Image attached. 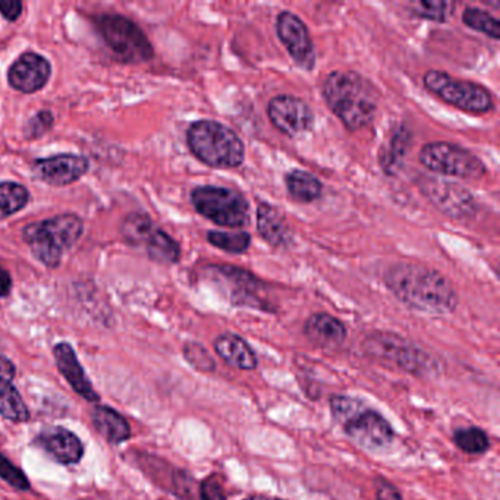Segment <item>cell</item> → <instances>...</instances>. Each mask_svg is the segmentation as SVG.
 <instances>
[{"label": "cell", "mask_w": 500, "mask_h": 500, "mask_svg": "<svg viewBox=\"0 0 500 500\" xmlns=\"http://www.w3.org/2000/svg\"><path fill=\"white\" fill-rule=\"evenodd\" d=\"M409 8L418 17L425 18L430 21L445 22L454 13L455 4L443 0H420L409 4Z\"/></svg>", "instance_id": "31"}, {"label": "cell", "mask_w": 500, "mask_h": 500, "mask_svg": "<svg viewBox=\"0 0 500 500\" xmlns=\"http://www.w3.org/2000/svg\"><path fill=\"white\" fill-rule=\"evenodd\" d=\"M267 115L279 133L298 137L314 125V113L302 99L289 94L276 96L267 105Z\"/></svg>", "instance_id": "14"}, {"label": "cell", "mask_w": 500, "mask_h": 500, "mask_svg": "<svg viewBox=\"0 0 500 500\" xmlns=\"http://www.w3.org/2000/svg\"><path fill=\"white\" fill-rule=\"evenodd\" d=\"M375 500H402L399 490L386 480H375Z\"/></svg>", "instance_id": "37"}, {"label": "cell", "mask_w": 500, "mask_h": 500, "mask_svg": "<svg viewBox=\"0 0 500 500\" xmlns=\"http://www.w3.org/2000/svg\"><path fill=\"white\" fill-rule=\"evenodd\" d=\"M83 230V221L77 214L65 213L26 226L22 237L40 263L56 269L63 254L79 241Z\"/></svg>", "instance_id": "4"}, {"label": "cell", "mask_w": 500, "mask_h": 500, "mask_svg": "<svg viewBox=\"0 0 500 500\" xmlns=\"http://www.w3.org/2000/svg\"><path fill=\"white\" fill-rule=\"evenodd\" d=\"M11 291H12V278L6 269L0 266V298L8 296Z\"/></svg>", "instance_id": "39"}, {"label": "cell", "mask_w": 500, "mask_h": 500, "mask_svg": "<svg viewBox=\"0 0 500 500\" xmlns=\"http://www.w3.org/2000/svg\"><path fill=\"white\" fill-rule=\"evenodd\" d=\"M384 285L409 309L427 314H449L458 305V294L450 280L431 267L398 262L383 276Z\"/></svg>", "instance_id": "1"}, {"label": "cell", "mask_w": 500, "mask_h": 500, "mask_svg": "<svg viewBox=\"0 0 500 500\" xmlns=\"http://www.w3.org/2000/svg\"><path fill=\"white\" fill-rule=\"evenodd\" d=\"M213 346L222 361L230 367L251 371L255 370L259 366V359L250 343L238 335L230 334V332L222 334L221 336L214 339Z\"/></svg>", "instance_id": "20"}, {"label": "cell", "mask_w": 500, "mask_h": 500, "mask_svg": "<svg viewBox=\"0 0 500 500\" xmlns=\"http://www.w3.org/2000/svg\"><path fill=\"white\" fill-rule=\"evenodd\" d=\"M206 270H209L213 282L228 294L234 304L267 310L266 301L260 296L264 285L250 271L230 264H214Z\"/></svg>", "instance_id": "12"}, {"label": "cell", "mask_w": 500, "mask_h": 500, "mask_svg": "<svg viewBox=\"0 0 500 500\" xmlns=\"http://www.w3.org/2000/svg\"><path fill=\"white\" fill-rule=\"evenodd\" d=\"M53 355L59 373L71 384V388L88 402H99L101 396L97 395L96 389L93 388L92 382L85 375L83 366L79 364L74 348L68 343H58L53 348Z\"/></svg>", "instance_id": "17"}, {"label": "cell", "mask_w": 500, "mask_h": 500, "mask_svg": "<svg viewBox=\"0 0 500 500\" xmlns=\"http://www.w3.org/2000/svg\"><path fill=\"white\" fill-rule=\"evenodd\" d=\"M423 83L434 96L464 112L486 115L495 109L492 93L472 81H464L449 76L447 72L431 69L425 72Z\"/></svg>", "instance_id": "9"}, {"label": "cell", "mask_w": 500, "mask_h": 500, "mask_svg": "<svg viewBox=\"0 0 500 500\" xmlns=\"http://www.w3.org/2000/svg\"><path fill=\"white\" fill-rule=\"evenodd\" d=\"M454 443L468 455H483L490 448L488 433L480 427L456 430L454 433Z\"/></svg>", "instance_id": "29"}, {"label": "cell", "mask_w": 500, "mask_h": 500, "mask_svg": "<svg viewBox=\"0 0 500 500\" xmlns=\"http://www.w3.org/2000/svg\"><path fill=\"white\" fill-rule=\"evenodd\" d=\"M187 141L192 155L210 167L234 169L246 158L241 138L221 122H194L188 130Z\"/></svg>", "instance_id": "5"}, {"label": "cell", "mask_w": 500, "mask_h": 500, "mask_svg": "<svg viewBox=\"0 0 500 500\" xmlns=\"http://www.w3.org/2000/svg\"><path fill=\"white\" fill-rule=\"evenodd\" d=\"M147 254L153 262L160 264H175L180 262V244L165 230L156 228L146 242Z\"/></svg>", "instance_id": "25"}, {"label": "cell", "mask_w": 500, "mask_h": 500, "mask_svg": "<svg viewBox=\"0 0 500 500\" xmlns=\"http://www.w3.org/2000/svg\"><path fill=\"white\" fill-rule=\"evenodd\" d=\"M364 350L382 363L391 364L420 377H431L440 371L438 361L431 355L407 339L400 338L399 335L386 332L368 335Z\"/></svg>", "instance_id": "6"}, {"label": "cell", "mask_w": 500, "mask_h": 500, "mask_svg": "<svg viewBox=\"0 0 500 500\" xmlns=\"http://www.w3.org/2000/svg\"><path fill=\"white\" fill-rule=\"evenodd\" d=\"M420 176H423L418 180L420 190L439 212L456 221H465L475 216L477 203L472 192L449 181Z\"/></svg>", "instance_id": "11"}, {"label": "cell", "mask_w": 500, "mask_h": 500, "mask_svg": "<svg viewBox=\"0 0 500 500\" xmlns=\"http://www.w3.org/2000/svg\"><path fill=\"white\" fill-rule=\"evenodd\" d=\"M246 500H285V499H280V497L263 496V495H255V496L246 497Z\"/></svg>", "instance_id": "41"}, {"label": "cell", "mask_w": 500, "mask_h": 500, "mask_svg": "<svg viewBox=\"0 0 500 500\" xmlns=\"http://www.w3.org/2000/svg\"><path fill=\"white\" fill-rule=\"evenodd\" d=\"M276 34L294 62L305 71L316 67V47L304 21L295 13L284 11L276 18Z\"/></svg>", "instance_id": "13"}, {"label": "cell", "mask_w": 500, "mask_h": 500, "mask_svg": "<svg viewBox=\"0 0 500 500\" xmlns=\"http://www.w3.org/2000/svg\"><path fill=\"white\" fill-rule=\"evenodd\" d=\"M38 445L51 455L54 461L63 465L78 464L83 458L84 445L76 433L63 427H52L42 431Z\"/></svg>", "instance_id": "18"}, {"label": "cell", "mask_w": 500, "mask_h": 500, "mask_svg": "<svg viewBox=\"0 0 500 500\" xmlns=\"http://www.w3.org/2000/svg\"><path fill=\"white\" fill-rule=\"evenodd\" d=\"M156 226L146 213H131L122 222L121 234L128 244L138 246L146 244Z\"/></svg>", "instance_id": "26"}, {"label": "cell", "mask_w": 500, "mask_h": 500, "mask_svg": "<svg viewBox=\"0 0 500 500\" xmlns=\"http://www.w3.org/2000/svg\"><path fill=\"white\" fill-rule=\"evenodd\" d=\"M90 169L87 157L77 155H58L34 160L31 171L36 180L52 187H65L81 180Z\"/></svg>", "instance_id": "15"}, {"label": "cell", "mask_w": 500, "mask_h": 500, "mask_svg": "<svg viewBox=\"0 0 500 500\" xmlns=\"http://www.w3.org/2000/svg\"><path fill=\"white\" fill-rule=\"evenodd\" d=\"M0 375H8V377H12V379H15V375H17V370H15L12 361L4 357V355H0Z\"/></svg>", "instance_id": "40"}, {"label": "cell", "mask_w": 500, "mask_h": 500, "mask_svg": "<svg viewBox=\"0 0 500 500\" xmlns=\"http://www.w3.org/2000/svg\"><path fill=\"white\" fill-rule=\"evenodd\" d=\"M409 144V133L407 130H400L395 133L392 140V146L382 160V167L389 171V167L395 169V165H399L400 158L404 157L407 147Z\"/></svg>", "instance_id": "34"}, {"label": "cell", "mask_w": 500, "mask_h": 500, "mask_svg": "<svg viewBox=\"0 0 500 500\" xmlns=\"http://www.w3.org/2000/svg\"><path fill=\"white\" fill-rule=\"evenodd\" d=\"M12 382V377L0 375V415L9 422L24 423L29 420V409Z\"/></svg>", "instance_id": "23"}, {"label": "cell", "mask_w": 500, "mask_h": 500, "mask_svg": "<svg viewBox=\"0 0 500 500\" xmlns=\"http://www.w3.org/2000/svg\"><path fill=\"white\" fill-rule=\"evenodd\" d=\"M257 230L260 237L275 248L289 246L294 239L292 230L282 213L269 203H260L257 207Z\"/></svg>", "instance_id": "21"}, {"label": "cell", "mask_w": 500, "mask_h": 500, "mask_svg": "<svg viewBox=\"0 0 500 500\" xmlns=\"http://www.w3.org/2000/svg\"><path fill=\"white\" fill-rule=\"evenodd\" d=\"M0 479L4 480L11 488L17 490H28L29 480L21 468L13 465L4 455L0 454Z\"/></svg>", "instance_id": "33"}, {"label": "cell", "mask_w": 500, "mask_h": 500, "mask_svg": "<svg viewBox=\"0 0 500 500\" xmlns=\"http://www.w3.org/2000/svg\"><path fill=\"white\" fill-rule=\"evenodd\" d=\"M207 241L219 250L226 251L230 254H242L251 246V237L248 232H222V230H210Z\"/></svg>", "instance_id": "30"}, {"label": "cell", "mask_w": 500, "mask_h": 500, "mask_svg": "<svg viewBox=\"0 0 500 500\" xmlns=\"http://www.w3.org/2000/svg\"><path fill=\"white\" fill-rule=\"evenodd\" d=\"M201 500H228L225 486L222 481L221 475L212 474L203 480L200 484Z\"/></svg>", "instance_id": "36"}, {"label": "cell", "mask_w": 500, "mask_h": 500, "mask_svg": "<svg viewBox=\"0 0 500 500\" xmlns=\"http://www.w3.org/2000/svg\"><path fill=\"white\" fill-rule=\"evenodd\" d=\"M185 359L192 368L201 373H214L216 370V361L213 359L209 351L206 350L205 346L198 343H187L184 345Z\"/></svg>", "instance_id": "32"}, {"label": "cell", "mask_w": 500, "mask_h": 500, "mask_svg": "<svg viewBox=\"0 0 500 500\" xmlns=\"http://www.w3.org/2000/svg\"><path fill=\"white\" fill-rule=\"evenodd\" d=\"M330 411L335 422L343 425L346 436L364 449L382 450L395 442V430L391 423L361 400L351 396H334Z\"/></svg>", "instance_id": "3"}, {"label": "cell", "mask_w": 500, "mask_h": 500, "mask_svg": "<svg viewBox=\"0 0 500 500\" xmlns=\"http://www.w3.org/2000/svg\"><path fill=\"white\" fill-rule=\"evenodd\" d=\"M28 200L29 192L24 185L0 182V221L24 209Z\"/></svg>", "instance_id": "27"}, {"label": "cell", "mask_w": 500, "mask_h": 500, "mask_svg": "<svg viewBox=\"0 0 500 500\" xmlns=\"http://www.w3.org/2000/svg\"><path fill=\"white\" fill-rule=\"evenodd\" d=\"M289 196L300 203H313L323 194V184L309 172L295 169L285 176Z\"/></svg>", "instance_id": "24"}, {"label": "cell", "mask_w": 500, "mask_h": 500, "mask_svg": "<svg viewBox=\"0 0 500 500\" xmlns=\"http://www.w3.org/2000/svg\"><path fill=\"white\" fill-rule=\"evenodd\" d=\"M323 99L345 128L359 131L370 125L377 112V92L357 72L334 71L321 84Z\"/></svg>", "instance_id": "2"}, {"label": "cell", "mask_w": 500, "mask_h": 500, "mask_svg": "<svg viewBox=\"0 0 500 500\" xmlns=\"http://www.w3.org/2000/svg\"><path fill=\"white\" fill-rule=\"evenodd\" d=\"M54 124L53 113L49 110H40L37 115H34L28 122H27L24 133L28 140H36L40 138L52 130Z\"/></svg>", "instance_id": "35"}, {"label": "cell", "mask_w": 500, "mask_h": 500, "mask_svg": "<svg viewBox=\"0 0 500 500\" xmlns=\"http://www.w3.org/2000/svg\"><path fill=\"white\" fill-rule=\"evenodd\" d=\"M463 22L468 28L479 31V33L499 40L500 38V21L495 15L480 8H467L463 13Z\"/></svg>", "instance_id": "28"}, {"label": "cell", "mask_w": 500, "mask_h": 500, "mask_svg": "<svg viewBox=\"0 0 500 500\" xmlns=\"http://www.w3.org/2000/svg\"><path fill=\"white\" fill-rule=\"evenodd\" d=\"M97 29L113 56L121 62H147L155 54L146 34L128 18L105 13L97 18Z\"/></svg>", "instance_id": "7"}, {"label": "cell", "mask_w": 500, "mask_h": 500, "mask_svg": "<svg viewBox=\"0 0 500 500\" xmlns=\"http://www.w3.org/2000/svg\"><path fill=\"white\" fill-rule=\"evenodd\" d=\"M51 74V62L42 54L24 53L9 68V85L17 92L33 94L49 83Z\"/></svg>", "instance_id": "16"}, {"label": "cell", "mask_w": 500, "mask_h": 500, "mask_svg": "<svg viewBox=\"0 0 500 500\" xmlns=\"http://www.w3.org/2000/svg\"><path fill=\"white\" fill-rule=\"evenodd\" d=\"M22 4L18 0H0V15L8 21H17L21 17Z\"/></svg>", "instance_id": "38"}, {"label": "cell", "mask_w": 500, "mask_h": 500, "mask_svg": "<svg viewBox=\"0 0 500 500\" xmlns=\"http://www.w3.org/2000/svg\"><path fill=\"white\" fill-rule=\"evenodd\" d=\"M420 162L430 172L459 180H479L486 173L484 163L472 151L452 142L425 144L420 151Z\"/></svg>", "instance_id": "10"}, {"label": "cell", "mask_w": 500, "mask_h": 500, "mask_svg": "<svg viewBox=\"0 0 500 500\" xmlns=\"http://www.w3.org/2000/svg\"><path fill=\"white\" fill-rule=\"evenodd\" d=\"M192 206L201 216L223 228H242L250 217V205L232 188L205 185L191 192Z\"/></svg>", "instance_id": "8"}, {"label": "cell", "mask_w": 500, "mask_h": 500, "mask_svg": "<svg viewBox=\"0 0 500 500\" xmlns=\"http://www.w3.org/2000/svg\"><path fill=\"white\" fill-rule=\"evenodd\" d=\"M304 335L310 343L323 350H336L345 343V325L327 313H316L305 321Z\"/></svg>", "instance_id": "19"}, {"label": "cell", "mask_w": 500, "mask_h": 500, "mask_svg": "<svg viewBox=\"0 0 500 500\" xmlns=\"http://www.w3.org/2000/svg\"><path fill=\"white\" fill-rule=\"evenodd\" d=\"M93 424L97 431L113 445L124 443L131 438V427L122 414L117 413V409L105 407V405H96L92 411Z\"/></svg>", "instance_id": "22"}]
</instances>
